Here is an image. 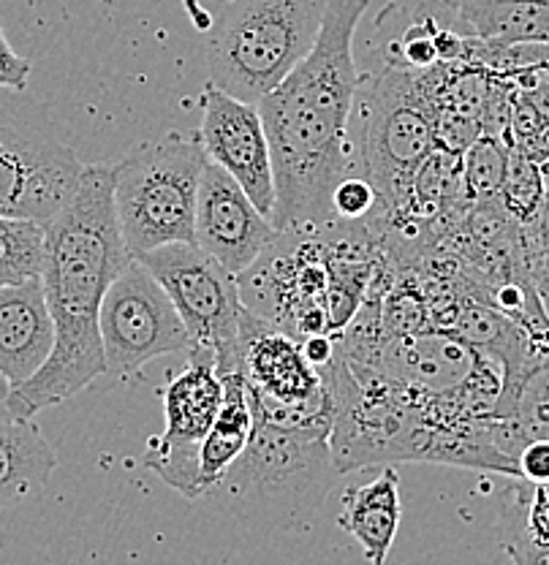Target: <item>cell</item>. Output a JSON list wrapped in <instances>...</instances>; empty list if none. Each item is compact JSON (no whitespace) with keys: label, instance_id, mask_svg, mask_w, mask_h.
<instances>
[{"label":"cell","instance_id":"8fae6325","mask_svg":"<svg viewBox=\"0 0 549 565\" xmlns=\"http://www.w3.org/2000/svg\"><path fill=\"white\" fill-rule=\"evenodd\" d=\"M223 403V379L215 370V353L191 345L188 362L163 386L167 427L147 444L145 465L182 498L199 500L202 490V446Z\"/></svg>","mask_w":549,"mask_h":565},{"label":"cell","instance_id":"f546056e","mask_svg":"<svg viewBox=\"0 0 549 565\" xmlns=\"http://www.w3.org/2000/svg\"><path fill=\"white\" fill-rule=\"evenodd\" d=\"M186 9L188 14L193 17V25H197L199 31H207V25H210V11H204L197 0H186Z\"/></svg>","mask_w":549,"mask_h":565},{"label":"cell","instance_id":"277c9868","mask_svg":"<svg viewBox=\"0 0 549 565\" xmlns=\"http://www.w3.org/2000/svg\"><path fill=\"white\" fill-rule=\"evenodd\" d=\"M344 356L353 367L387 381L435 419L463 427L493 419L506 384V370L495 359L457 334L433 327Z\"/></svg>","mask_w":549,"mask_h":565},{"label":"cell","instance_id":"5b68a950","mask_svg":"<svg viewBox=\"0 0 549 565\" xmlns=\"http://www.w3.org/2000/svg\"><path fill=\"white\" fill-rule=\"evenodd\" d=\"M327 0H223L207 25L210 85L258 104L316 44Z\"/></svg>","mask_w":549,"mask_h":565},{"label":"cell","instance_id":"7c38bea8","mask_svg":"<svg viewBox=\"0 0 549 565\" xmlns=\"http://www.w3.org/2000/svg\"><path fill=\"white\" fill-rule=\"evenodd\" d=\"M82 174L71 147L0 111V215L46 226L68 207Z\"/></svg>","mask_w":549,"mask_h":565},{"label":"cell","instance_id":"484cf974","mask_svg":"<svg viewBox=\"0 0 549 565\" xmlns=\"http://www.w3.org/2000/svg\"><path fill=\"white\" fill-rule=\"evenodd\" d=\"M378 204H381V196L365 174H348L332 193V215L335 221L344 223L368 221Z\"/></svg>","mask_w":549,"mask_h":565},{"label":"cell","instance_id":"d6986e66","mask_svg":"<svg viewBox=\"0 0 549 565\" xmlns=\"http://www.w3.org/2000/svg\"><path fill=\"white\" fill-rule=\"evenodd\" d=\"M484 44H549V0H441Z\"/></svg>","mask_w":549,"mask_h":565},{"label":"cell","instance_id":"4dcf8cb0","mask_svg":"<svg viewBox=\"0 0 549 565\" xmlns=\"http://www.w3.org/2000/svg\"><path fill=\"white\" fill-rule=\"evenodd\" d=\"M9 392H11V386L6 384V379H3V375H0V416H11V411H9Z\"/></svg>","mask_w":549,"mask_h":565},{"label":"cell","instance_id":"7402d4cb","mask_svg":"<svg viewBox=\"0 0 549 565\" xmlns=\"http://www.w3.org/2000/svg\"><path fill=\"white\" fill-rule=\"evenodd\" d=\"M439 28V17L422 3V9L411 17V22H405L403 31L381 46L383 66L403 71H430L441 66V52L435 44Z\"/></svg>","mask_w":549,"mask_h":565},{"label":"cell","instance_id":"9c48e42d","mask_svg":"<svg viewBox=\"0 0 549 565\" xmlns=\"http://www.w3.org/2000/svg\"><path fill=\"white\" fill-rule=\"evenodd\" d=\"M175 302L191 343L215 353L218 375L234 373L245 305L237 275L197 243H172L137 256Z\"/></svg>","mask_w":549,"mask_h":565},{"label":"cell","instance_id":"ac0fdd59","mask_svg":"<svg viewBox=\"0 0 549 565\" xmlns=\"http://www.w3.org/2000/svg\"><path fill=\"white\" fill-rule=\"evenodd\" d=\"M57 457L33 419L0 416V511L44 492Z\"/></svg>","mask_w":549,"mask_h":565},{"label":"cell","instance_id":"4316f807","mask_svg":"<svg viewBox=\"0 0 549 565\" xmlns=\"http://www.w3.org/2000/svg\"><path fill=\"white\" fill-rule=\"evenodd\" d=\"M506 555L515 565H549V546L536 544L517 525L504 520V539H500Z\"/></svg>","mask_w":549,"mask_h":565},{"label":"cell","instance_id":"d4e9b609","mask_svg":"<svg viewBox=\"0 0 549 565\" xmlns=\"http://www.w3.org/2000/svg\"><path fill=\"white\" fill-rule=\"evenodd\" d=\"M525 228V258H528V275L539 291L541 302L549 310V188L539 212L522 223Z\"/></svg>","mask_w":549,"mask_h":565},{"label":"cell","instance_id":"ba28073f","mask_svg":"<svg viewBox=\"0 0 549 565\" xmlns=\"http://www.w3.org/2000/svg\"><path fill=\"white\" fill-rule=\"evenodd\" d=\"M247 313L303 343L329 329V273L318 234L277 232L275 243L237 275Z\"/></svg>","mask_w":549,"mask_h":565},{"label":"cell","instance_id":"8992f818","mask_svg":"<svg viewBox=\"0 0 549 565\" xmlns=\"http://www.w3.org/2000/svg\"><path fill=\"white\" fill-rule=\"evenodd\" d=\"M359 169L376 185L381 207L403 210L411 182L435 150V74L378 66L357 87Z\"/></svg>","mask_w":549,"mask_h":565},{"label":"cell","instance_id":"cb8c5ba5","mask_svg":"<svg viewBox=\"0 0 549 565\" xmlns=\"http://www.w3.org/2000/svg\"><path fill=\"white\" fill-rule=\"evenodd\" d=\"M547 196V180L545 172L536 161L525 158L511 147L509 172H506L504 188H500V202L504 207L517 217L519 223H528L536 215Z\"/></svg>","mask_w":549,"mask_h":565},{"label":"cell","instance_id":"83f0119b","mask_svg":"<svg viewBox=\"0 0 549 565\" xmlns=\"http://www.w3.org/2000/svg\"><path fill=\"white\" fill-rule=\"evenodd\" d=\"M28 79H31V61L11 50L3 33V22H0V90L22 93L28 87Z\"/></svg>","mask_w":549,"mask_h":565},{"label":"cell","instance_id":"7a4b0ae2","mask_svg":"<svg viewBox=\"0 0 549 565\" xmlns=\"http://www.w3.org/2000/svg\"><path fill=\"white\" fill-rule=\"evenodd\" d=\"M128 262L115 212V172L109 163H91L68 207L44 226L41 280L55 349L31 381L9 392L11 416L33 419L106 375L98 318L112 280Z\"/></svg>","mask_w":549,"mask_h":565},{"label":"cell","instance_id":"603a6c76","mask_svg":"<svg viewBox=\"0 0 549 565\" xmlns=\"http://www.w3.org/2000/svg\"><path fill=\"white\" fill-rule=\"evenodd\" d=\"M511 145L504 139L482 137L463 152V180L474 202L498 199L504 188L506 172H509Z\"/></svg>","mask_w":549,"mask_h":565},{"label":"cell","instance_id":"52a82bcc","mask_svg":"<svg viewBox=\"0 0 549 565\" xmlns=\"http://www.w3.org/2000/svg\"><path fill=\"white\" fill-rule=\"evenodd\" d=\"M207 161L202 139L167 134L134 147L112 167L117 226L131 258L161 245L193 243Z\"/></svg>","mask_w":549,"mask_h":565},{"label":"cell","instance_id":"5bb4252c","mask_svg":"<svg viewBox=\"0 0 549 565\" xmlns=\"http://www.w3.org/2000/svg\"><path fill=\"white\" fill-rule=\"evenodd\" d=\"M277 228L256 210L226 169L207 161L199 182L193 243L210 253L232 275L245 273L275 243Z\"/></svg>","mask_w":549,"mask_h":565},{"label":"cell","instance_id":"e0dca14e","mask_svg":"<svg viewBox=\"0 0 549 565\" xmlns=\"http://www.w3.org/2000/svg\"><path fill=\"white\" fill-rule=\"evenodd\" d=\"M400 516H403L400 476L392 465H383L373 481L351 487L344 494L338 525L362 546V555L370 565H387L389 552L398 539Z\"/></svg>","mask_w":549,"mask_h":565},{"label":"cell","instance_id":"f1b7e54d","mask_svg":"<svg viewBox=\"0 0 549 565\" xmlns=\"http://www.w3.org/2000/svg\"><path fill=\"white\" fill-rule=\"evenodd\" d=\"M519 481L534 487H549V440H530L517 455Z\"/></svg>","mask_w":549,"mask_h":565},{"label":"cell","instance_id":"1f68e13d","mask_svg":"<svg viewBox=\"0 0 549 565\" xmlns=\"http://www.w3.org/2000/svg\"><path fill=\"white\" fill-rule=\"evenodd\" d=\"M541 172H545V180H547V188H549V161L541 163Z\"/></svg>","mask_w":549,"mask_h":565},{"label":"cell","instance_id":"6da1fadb","mask_svg":"<svg viewBox=\"0 0 549 565\" xmlns=\"http://www.w3.org/2000/svg\"><path fill=\"white\" fill-rule=\"evenodd\" d=\"M370 0H327L316 44L258 102L275 169L277 232L318 234L335 223L332 193L359 169L353 111L359 66L353 35Z\"/></svg>","mask_w":549,"mask_h":565},{"label":"cell","instance_id":"9a60e30c","mask_svg":"<svg viewBox=\"0 0 549 565\" xmlns=\"http://www.w3.org/2000/svg\"><path fill=\"white\" fill-rule=\"evenodd\" d=\"M55 349V323L44 280L28 278L0 288V375L11 388L31 381Z\"/></svg>","mask_w":549,"mask_h":565},{"label":"cell","instance_id":"44dd1931","mask_svg":"<svg viewBox=\"0 0 549 565\" xmlns=\"http://www.w3.org/2000/svg\"><path fill=\"white\" fill-rule=\"evenodd\" d=\"M41 269H44V226L0 215V288L39 278Z\"/></svg>","mask_w":549,"mask_h":565},{"label":"cell","instance_id":"ffe728a7","mask_svg":"<svg viewBox=\"0 0 549 565\" xmlns=\"http://www.w3.org/2000/svg\"><path fill=\"white\" fill-rule=\"evenodd\" d=\"M253 435V403L240 373L223 375V403L202 446V490H215Z\"/></svg>","mask_w":549,"mask_h":565},{"label":"cell","instance_id":"3957f363","mask_svg":"<svg viewBox=\"0 0 549 565\" xmlns=\"http://www.w3.org/2000/svg\"><path fill=\"white\" fill-rule=\"evenodd\" d=\"M332 455V419H270L253 411V435L218 490L242 525L288 533L310 522L344 479Z\"/></svg>","mask_w":549,"mask_h":565},{"label":"cell","instance_id":"4fadbf2b","mask_svg":"<svg viewBox=\"0 0 549 565\" xmlns=\"http://www.w3.org/2000/svg\"><path fill=\"white\" fill-rule=\"evenodd\" d=\"M207 158L226 169L240 182L256 210L273 221L275 169L262 111L256 104L240 102L218 87L207 85L202 96V128Z\"/></svg>","mask_w":549,"mask_h":565},{"label":"cell","instance_id":"30bf717a","mask_svg":"<svg viewBox=\"0 0 549 565\" xmlns=\"http://www.w3.org/2000/svg\"><path fill=\"white\" fill-rule=\"evenodd\" d=\"M98 329L106 375L115 381L131 379L152 359L193 345L175 302L139 258H131L112 280Z\"/></svg>","mask_w":549,"mask_h":565},{"label":"cell","instance_id":"2e32d148","mask_svg":"<svg viewBox=\"0 0 549 565\" xmlns=\"http://www.w3.org/2000/svg\"><path fill=\"white\" fill-rule=\"evenodd\" d=\"M493 416L498 446L511 459L530 440H549V345L506 379Z\"/></svg>","mask_w":549,"mask_h":565}]
</instances>
